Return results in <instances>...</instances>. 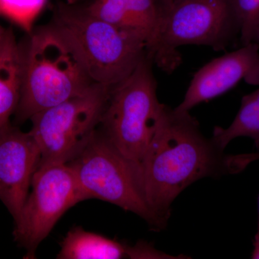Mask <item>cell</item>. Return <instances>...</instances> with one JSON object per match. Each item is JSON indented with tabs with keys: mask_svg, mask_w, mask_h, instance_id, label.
Segmentation results:
<instances>
[{
	"mask_svg": "<svg viewBox=\"0 0 259 259\" xmlns=\"http://www.w3.org/2000/svg\"><path fill=\"white\" fill-rule=\"evenodd\" d=\"M171 0H95L90 14L144 40L147 54L154 46Z\"/></svg>",
	"mask_w": 259,
	"mask_h": 259,
	"instance_id": "obj_11",
	"label": "cell"
},
{
	"mask_svg": "<svg viewBox=\"0 0 259 259\" xmlns=\"http://www.w3.org/2000/svg\"><path fill=\"white\" fill-rule=\"evenodd\" d=\"M87 197L68 163L41 165L32 177L28 197L13 235L33 258L38 245L68 209Z\"/></svg>",
	"mask_w": 259,
	"mask_h": 259,
	"instance_id": "obj_8",
	"label": "cell"
},
{
	"mask_svg": "<svg viewBox=\"0 0 259 259\" xmlns=\"http://www.w3.org/2000/svg\"><path fill=\"white\" fill-rule=\"evenodd\" d=\"M131 245L74 227L61 243L59 259L129 258Z\"/></svg>",
	"mask_w": 259,
	"mask_h": 259,
	"instance_id": "obj_13",
	"label": "cell"
},
{
	"mask_svg": "<svg viewBox=\"0 0 259 259\" xmlns=\"http://www.w3.org/2000/svg\"><path fill=\"white\" fill-rule=\"evenodd\" d=\"M240 137L259 140V89L242 97L241 107L231 125L226 128L214 127L212 139L225 150L232 141Z\"/></svg>",
	"mask_w": 259,
	"mask_h": 259,
	"instance_id": "obj_14",
	"label": "cell"
},
{
	"mask_svg": "<svg viewBox=\"0 0 259 259\" xmlns=\"http://www.w3.org/2000/svg\"><path fill=\"white\" fill-rule=\"evenodd\" d=\"M87 199L110 202L144 220L153 231L165 228L148 207L140 163L124 156L97 131L82 151L68 163Z\"/></svg>",
	"mask_w": 259,
	"mask_h": 259,
	"instance_id": "obj_6",
	"label": "cell"
},
{
	"mask_svg": "<svg viewBox=\"0 0 259 259\" xmlns=\"http://www.w3.org/2000/svg\"><path fill=\"white\" fill-rule=\"evenodd\" d=\"M67 42L95 83L112 89L147 56L144 40L85 9L59 3L51 23Z\"/></svg>",
	"mask_w": 259,
	"mask_h": 259,
	"instance_id": "obj_2",
	"label": "cell"
},
{
	"mask_svg": "<svg viewBox=\"0 0 259 259\" xmlns=\"http://www.w3.org/2000/svg\"><path fill=\"white\" fill-rule=\"evenodd\" d=\"M47 0H0V12L29 30Z\"/></svg>",
	"mask_w": 259,
	"mask_h": 259,
	"instance_id": "obj_16",
	"label": "cell"
},
{
	"mask_svg": "<svg viewBox=\"0 0 259 259\" xmlns=\"http://www.w3.org/2000/svg\"><path fill=\"white\" fill-rule=\"evenodd\" d=\"M23 56L13 29L0 36V131L18 108L23 84Z\"/></svg>",
	"mask_w": 259,
	"mask_h": 259,
	"instance_id": "obj_12",
	"label": "cell"
},
{
	"mask_svg": "<svg viewBox=\"0 0 259 259\" xmlns=\"http://www.w3.org/2000/svg\"><path fill=\"white\" fill-rule=\"evenodd\" d=\"M153 65L147 54L127 79L111 89L100 124L107 139L124 156L139 163L165 108L158 100Z\"/></svg>",
	"mask_w": 259,
	"mask_h": 259,
	"instance_id": "obj_5",
	"label": "cell"
},
{
	"mask_svg": "<svg viewBox=\"0 0 259 259\" xmlns=\"http://www.w3.org/2000/svg\"><path fill=\"white\" fill-rule=\"evenodd\" d=\"M241 81L259 85L258 44L241 46L200 68L191 80L183 100L175 109L190 112L202 102L226 93Z\"/></svg>",
	"mask_w": 259,
	"mask_h": 259,
	"instance_id": "obj_9",
	"label": "cell"
},
{
	"mask_svg": "<svg viewBox=\"0 0 259 259\" xmlns=\"http://www.w3.org/2000/svg\"><path fill=\"white\" fill-rule=\"evenodd\" d=\"M241 23V46L259 44V0H233Z\"/></svg>",
	"mask_w": 259,
	"mask_h": 259,
	"instance_id": "obj_15",
	"label": "cell"
},
{
	"mask_svg": "<svg viewBox=\"0 0 259 259\" xmlns=\"http://www.w3.org/2000/svg\"><path fill=\"white\" fill-rule=\"evenodd\" d=\"M259 160V152L228 155L207 139L190 112L165 105L156 132L140 162L148 207L166 228L174 201L186 188L207 177L239 173Z\"/></svg>",
	"mask_w": 259,
	"mask_h": 259,
	"instance_id": "obj_1",
	"label": "cell"
},
{
	"mask_svg": "<svg viewBox=\"0 0 259 259\" xmlns=\"http://www.w3.org/2000/svg\"><path fill=\"white\" fill-rule=\"evenodd\" d=\"M23 56V84L15 111L20 122L79 96L95 83L72 49L51 25L32 34Z\"/></svg>",
	"mask_w": 259,
	"mask_h": 259,
	"instance_id": "obj_3",
	"label": "cell"
},
{
	"mask_svg": "<svg viewBox=\"0 0 259 259\" xmlns=\"http://www.w3.org/2000/svg\"><path fill=\"white\" fill-rule=\"evenodd\" d=\"M111 89L94 83L79 96L30 119V134L41 153L40 165L68 163L82 151L100 125Z\"/></svg>",
	"mask_w": 259,
	"mask_h": 259,
	"instance_id": "obj_7",
	"label": "cell"
},
{
	"mask_svg": "<svg viewBox=\"0 0 259 259\" xmlns=\"http://www.w3.org/2000/svg\"><path fill=\"white\" fill-rule=\"evenodd\" d=\"M255 144H256V147L258 148V151L259 152V140L258 141H255Z\"/></svg>",
	"mask_w": 259,
	"mask_h": 259,
	"instance_id": "obj_19",
	"label": "cell"
},
{
	"mask_svg": "<svg viewBox=\"0 0 259 259\" xmlns=\"http://www.w3.org/2000/svg\"><path fill=\"white\" fill-rule=\"evenodd\" d=\"M41 160L30 132L8 125L0 131V200L18 219L28 197L32 177Z\"/></svg>",
	"mask_w": 259,
	"mask_h": 259,
	"instance_id": "obj_10",
	"label": "cell"
},
{
	"mask_svg": "<svg viewBox=\"0 0 259 259\" xmlns=\"http://www.w3.org/2000/svg\"><path fill=\"white\" fill-rule=\"evenodd\" d=\"M241 23L233 0H171L148 56L167 74L182 62L178 49L204 46L225 51L239 42Z\"/></svg>",
	"mask_w": 259,
	"mask_h": 259,
	"instance_id": "obj_4",
	"label": "cell"
},
{
	"mask_svg": "<svg viewBox=\"0 0 259 259\" xmlns=\"http://www.w3.org/2000/svg\"><path fill=\"white\" fill-rule=\"evenodd\" d=\"M0 13H1V12H0ZM5 29L3 28V27L0 25V36H1L2 35H3V32H4Z\"/></svg>",
	"mask_w": 259,
	"mask_h": 259,
	"instance_id": "obj_18",
	"label": "cell"
},
{
	"mask_svg": "<svg viewBox=\"0 0 259 259\" xmlns=\"http://www.w3.org/2000/svg\"><path fill=\"white\" fill-rule=\"evenodd\" d=\"M251 258L259 259V236H255L254 243H253V250L252 252Z\"/></svg>",
	"mask_w": 259,
	"mask_h": 259,
	"instance_id": "obj_17",
	"label": "cell"
}]
</instances>
